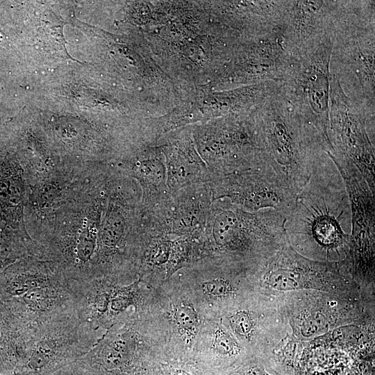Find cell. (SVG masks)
Listing matches in <instances>:
<instances>
[{
  "mask_svg": "<svg viewBox=\"0 0 375 375\" xmlns=\"http://www.w3.org/2000/svg\"><path fill=\"white\" fill-rule=\"evenodd\" d=\"M284 217L288 242L299 254L324 262L347 258L351 205L344 181L328 153L315 160L308 182Z\"/></svg>",
  "mask_w": 375,
  "mask_h": 375,
  "instance_id": "obj_1",
  "label": "cell"
},
{
  "mask_svg": "<svg viewBox=\"0 0 375 375\" xmlns=\"http://www.w3.org/2000/svg\"><path fill=\"white\" fill-rule=\"evenodd\" d=\"M253 113L262 160L298 193L308 182L315 160L324 151L321 143L278 90Z\"/></svg>",
  "mask_w": 375,
  "mask_h": 375,
  "instance_id": "obj_2",
  "label": "cell"
},
{
  "mask_svg": "<svg viewBox=\"0 0 375 375\" xmlns=\"http://www.w3.org/2000/svg\"><path fill=\"white\" fill-rule=\"evenodd\" d=\"M333 37L291 56L278 92L328 153L329 92Z\"/></svg>",
  "mask_w": 375,
  "mask_h": 375,
  "instance_id": "obj_3",
  "label": "cell"
},
{
  "mask_svg": "<svg viewBox=\"0 0 375 375\" xmlns=\"http://www.w3.org/2000/svg\"><path fill=\"white\" fill-rule=\"evenodd\" d=\"M255 291L274 299L319 291L357 294L362 288L342 261L315 260L297 253L287 242L276 253L249 270Z\"/></svg>",
  "mask_w": 375,
  "mask_h": 375,
  "instance_id": "obj_4",
  "label": "cell"
},
{
  "mask_svg": "<svg viewBox=\"0 0 375 375\" xmlns=\"http://www.w3.org/2000/svg\"><path fill=\"white\" fill-rule=\"evenodd\" d=\"M284 222L275 210L249 212L226 199L213 211L210 234L222 253L250 270L287 242Z\"/></svg>",
  "mask_w": 375,
  "mask_h": 375,
  "instance_id": "obj_5",
  "label": "cell"
},
{
  "mask_svg": "<svg viewBox=\"0 0 375 375\" xmlns=\"http://www.w3.org/2000/svg\"><path fill=\"white\" fill-rule=\"evenodd\" d=\"M274 299L281 307L295 341L312 340L336 328L361 326L374 318V292L369 291L357 294L310 291Z\"/></svg>",
  "mask_w": 375,
  "mask_h": 375,
  "instance_id": "obj_6",
  "label": "cell"
},
{
  "mask_svg": "<svg viewBox=\"0 0 375 375\" xmlns=\"http://www.w3.org/2000/svg\"><path fill=\"white\" fill-rule=\"evenodd\" d=\"M76 312L62 314L35 327L12 375H49L87 354L99 338Z\"/></svg>",
  "mask_w": 375,
  "mask_h": 375,
  "instance_id": "obj_7",
  "label": "cell"
},
{
  "mask_svg": "<svg viewBox=\"0 0 375 375\" xmlns=\"http://www.w3.org/2000/svg\"><path fill=\"white\" fill-rule=\"evenodd\" d=\"M368 119L374 122L364 106L344 92L339 78L331 74L328 137L331 156L352 162L373 192L374 188V135L367 131Z\"/></svg>",
  "mask_w": 375,
  "mask_h": 375,
  "instance_id": "obj_8",
  "label": "cell"
},
{
  "mask_svg": "<svg viewBox=\"0 0 375 375\" xmlns=\"http://www.w3.org/2000/svg\"><path fill=\"white\" fill-rule=\"evenodd\" d=\"M374 8L361 5L348 8L337 23L333 51L337 61L356 77L360 103L374 117Z\"/></svg>",
  "mask_w": 375,
  "mask_h": 375,
  "instance_id": "obj_9",
  "label": "cell"
},
{
  "mask_svg": "<svg viewBox=\"0 0 375 375\" xmlns=\"http://www.w3.org/2000/svg\"><path fill=\"white\" fill-rule=\"evenodd\" d=\"M226 321L230 332L252 356L271 358L292 339L281 307L256 291L248 306L233 310Z\"/></svg>",
  "mask_w": 375,
  "mask_h": 375,
  "instance_id": "obj_10",
  "label": "cell"
},
{
  "mask_svg": "<svg viewBox=\"0 0 375 375\" xmlns=\"http://www.w3.org/2000/svg\"><path fill=\"white\" fill-rule=\"evenodd\" d=\"M216 199H225L249 212L272 209L283 215L297 193L263 160L245 170L216 178Z\"/></svg>",
  "mask_w": 375,
  "mask_h": 375,
  "instance_id": "obj_11",
  "label": "cell"
},
{
  "mask_svg": "<svg viewBox=\"0 0 375 375\" xmlns=\"http://www.w3.org/2000/svg\"><path fill=\"white\" fill-rule=\"evenodd\" d=\"M343 1H283L280 28L290 54L333 35Z\"/></svg>",
  "mask_w": 375,
  "mask_h": 375,
  "instance_id": "obj_12",
  "label": "cell"
},
{
  "mask_svg": "<svg viewBox=\"0 0 375 375\" xmlns=\"http://www.w3.org/2000/svg\"><path fill=\"white\" fill-rule=\"evenodd\" d=\"M344 181L351 210V245L347 258L356 267L374 265V192L351 162L332 158Z\"/></svg>",
  "mask_w": 375,
  "mask_h": 375,
  "instance_id": "obj_13",
  "label": "cell"
},
{
  "mask_svg": "<svg viewBox=\"0 0 375 375\" xmlns=\"http://www.w3.org/2000/svg\"><path fill=\"white\" fill-rule=\"evenodd\" d=\"M226 72L230 82L253 84L281 81L289 65V53L280 28L247 39Z\"/></svg>",
  "mask_w": 375,
  "mask_h": 375,
  "instance_id": "obj_14",
  "label": "cell"
},
{
  "mask_svg": "<svg viewBox=\"0 0 375 375\" xmlns=\"http://www.w3.org/2000/svg\"><path fill=\"white\" fill-rule=\"evenodd\" d=\"M3 302L17 319L31 327H36L62 314L76 312L69 283L34 288Z\"/></svg>",
  "mask_w": 375,
  "mask_h": 375,
  "instance_id": "obj_15",
  "label": "cell"
},
{
  "mask_svg": "<svg viewBox=\"0 0 375 375\" xmlns=\"http://www.w3.org/2000/svg\"><path fill=\"white\" fill-rule=\"evenodd\" d=\"M68 283L55 262L28 255L0 271V299L6 301L34 288Z\"/></svg>",
  "mask_w": 375,
  "mask_h": 375,
  "instance_id": "obj_16",
  "label": "cell"
},
{
  "mask_svg": "<svg viewBox=\"0 0 375 375\" xmlns=\"http://www.w3.org/2000/svg\"><path fill=\"white\" fill-rule=\"evenodd\" d=\"M28 186L24 169L17 162L0 163V217L27 240L24 208Z\"/></svg>",
  "mask_w": 375,
  "mask_h": 375,
  "instance_id": "obj_17",
  "label": "cell"
},
{
  "mask_svg": "<svg viewBox=\"0 0 375 375\" xmlns=\"http://www.w3.org/2000/svg\"><path fill=\"white\" fill-rule=\"evenodd\" d=\"M33 328L17 319L0 299V372L12 375L21 360Z\"/></svg>",
  "mask_w": 375,
  "mask_h": 375,
  "instance_id": "obj_18",
  "label": "cell"
},
{
  "mask_svg": "<svg viewBox=\"0 0 375 375\" xmlns=\"http://www.w3.org/2000/svg\"><path fill=\"white\" fill-rule=\"evenodd\" d=\"M34 251V244L0 217V271L26 256H33Z\"/></svg>",
  "mask_w": 375,
  "mask_h": 375,
  "instance_id": "obj_19",
  "label": "cell"
},
{
  "mask_svg": "<svg viewBox=\"0 0 375 375\" xmlns=\"http://www.w3.org/2000/svg\"><path fill=\"white\" fill-rule=\"evenodd\" d=\"M215 353L226 364H233L243 356L244 348L224 326H218L213 338L212 344Z\"/></svg>",
  "mask_w": 375,
  "mask_h": 375,
  "instance_id": "obj_20",
  "label": "cell"
},
{
  "mask_svg": "<svg viewBox=\"0 0 375 375\" xmlns=\"http://www.w3.org/2000/svg\"><path fill=\"white\" fill-rule=\"evenodd\" d=\"M229 375H283L278 372L269 360L263 357L251 356L240 363Z\"/></svg>",
  "mask_w": 375,
  "mask_h": 375,
  "instance_id": "obj_21",
  "label": "cell"
},
{
  "mask_svg": "<svg viewBox=\"0 0 375 375\" xmlns=\"http://www.w3.org/2000/svg\"><path fill=\"white\" fill-rule=\"evenodd\" d=\"M49 375H108L99 366L85 356Z\"/></svg>",
  "mask_w": 375,
  "mask_h": 375,
  "instance_id": "obj_22",
  "label": "cell"
},
{
  "mask_svg": "<svg viewBox=\"0 0 375 375\" xmlns=\"http://www.w3.org/2000/svg\"><path fill=\"white\" fill-rule=\"evenodd\" d=\"M129 171L144 184L149 182L159 184L162 182L165 176V171L159 165H149L147 162L136 163Z\"/></svg>",
  "mask_w": 375,
  "mask_h": 375,
  "instance_id": "obj_23",
  "label": "cell"
},
{
  "mask_svg": "<svg viewBox=\"0 0 375 375\" xmlns=\"http://www.w3.org/2000/svg\"><path fill=\"white\" fill-rule=\"evenodd\" d=\"M177 324L185 329H191L196 325L197 315L189 306H179L175 312Z\"/></svg>",
  "mask_w": 375,
  "mask_h": 375,
  "instance_id": "obj_24",
  "label": "cell"
},
{
  "mask_svg": "<svg viewBox=\"0 0 375 375\" xmlns=\"http://www.w3.org/2000/svg\"><path fill=\"white\" fill-rule=\"evenodd\" d=\"M6 42V37L0 28V45H4Z\"/></svg>",
  "mask_w": 375,
  "mask_h": 375,
  "instance_id": "obj_25",
  "label": "cell"
},
{
  "mask_svg": "<svg viewBox=\"0 0 375 375\" xmlns=\"http://www.w3.org/2000/svg\"><path fill=\"white\" fill-rule=\"evenodd\" d=\"M0 375H5V374H2L0 372Z\"/></svg>",
  "mask_w": 375,
  "mask_h": 375,
  "instance_id": "obj_26",
  "label": "cell"
}]
</instances>
